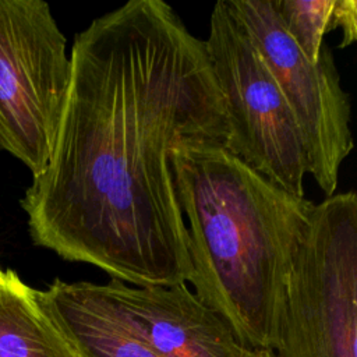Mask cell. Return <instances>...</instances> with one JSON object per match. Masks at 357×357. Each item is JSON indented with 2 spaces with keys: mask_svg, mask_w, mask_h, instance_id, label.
Returning <instances> with one entry per match:
<instances>
[{
  "mask_svg": "<svg viewBox=\"0 0 357 357\" xmlns=\"http://www.w3.org/2000/svg\"><path fill=\"white\" fill-rule=\"evenodd\" d=\"M52 156L21 205L36 245L132 286L187 283L188 233L172 151L223 144L205 40L163 0H130L73 42Z\"/></svg>",
  "mask_w": 357,
  "mask_h": 357,
  "instance_id": "cell-1",
  "label": "cell"
},
{
  "mask_svg": "<svg viewBox=\"0 0 357 357\" xmlns=\"http://www.w3.org/2000/svg\"><path fill=\"white\" fill-rule=\"evenodd\" d=\"M194 294L243 347L272 350L283 287L315 204L268 180L223 144L172 151Z\"/></svg>",
  "mask_w": 357,
  "mask_h": 357,
  "instance_id": "cell-2",
  "label": "cell"
},
{
  "mask_svg": "<svg viewBox=\"0 0 357 357\" xmlns=\"http://www.w3.org/2000/svg\"><path fill=\"white\" fill-rule=\"evenodd\" d=\"M276 357H357V194L315 204L278 305Z\"/></svg>",
  "mask_w": 357,
  "mask_h": 357,
  "instance_id": "cell-3",
  "label": "cell"
},
{
  "mask_svg": "<svg viewBox=\"0 0 357 357\" xmlns=\"http://www.w3.org/2000/svg\"><path fill=\"white\" fill-rule=\"evenodd\" d=\"M205 46L225 99L226 148L287 192L305 197L308 158L297 121L266 61L226 0L212 8Z\"/></svg>",
  "mask_w": 357,
  "mask_h": 357,
  "instance_id": "cell-4",
  "label": "cell"
},
{
  "mask_svg": "<svg viewBox=\"0 0 357 357\" xmlns=\"http://www.w3.org/2000/svg\"><path fill=\"white\" fill-rule=\"evenodd\" d=\"M66 36L42 0H0V148L38 176L57 137L70 79Z\"/></svg>",
  "mask_w": 357,
  "mask_h": 357,
  "instance_id": "cell-5",
  "label": "cell"
},
{
  "mask_svg": "<svg viewBox=\"0 0 357 357\" xmlns=\"http://www.w3.org/2000/svg\"><path fill=\"white\" fill-rule=\"evenodd\" d=\"M272 71L300 128L308 174L324 195L336 194L339 172L354 142L351 107L336 61L325 43L308 60L286 31L272 0H226Z\"/></svg>",
  "mask_w": 357,
  "mask_h": 357,
  "instance_id": "cell-6",
  "label": "cell"
},
{
  "mask_svg": "<svg viewBox=\"0 0 357 357\" xmlns=\"http://www.w3.org/2000/svg\"><path fill=\"white\" fill-rule=\"evenodd\" d=\"M96 290L112 312L159 357H241L230 326L185 283L132 286L119 279Z\"/></svg>",
  "mask_w": 357,
  "mask_h": 357,
  "instance_id": "cell-7",
  "label": "cell"
},
{
  "mask_svg": "<svg viewBox=\"0 0 357 357\" xmlns=\"http://www.w3.org/2000/svg\"><path fill=\"white\" fill-rule=\"evenodd\" d=\"M39 296L81 357H159L112 312L96 283L54 279Z\"/></svg>",
  "mask_w": 357,
  "mask_h": 357,
  "instance_id": "cell-8",
  "label": "cell"
},
{
  "mask_svg": "<svg viewBox=\"0 0 357 357\" xmlns=\"http://www.w3.org/2000/svg\"><path fill=\"white\" fill-rule=\"evenodd\" d=\"M0 357H81L39 290L11 269L0 275Z\"/></svg>",
  "mask_w": 357,
  "mask_h": 357,
  "instance_id": "cell-9",
  "label": "cell"
},
{
  "mask_svg": "<svg viewBox=\"0 0 357 357\" xmlns=\"http://www.w3.org/2000/svg\"><path fill=\"white\" fill-rule=\"evenodd\" d=\"M286 31L304 56L317 61L328 32L340 31L339 47L357 39L356 0H272Z\"/></svg>",
  "mask_w": 357,
  "mask_h": 357,
  "instance_id": "cell-10",
  "label": "cell"
},
{
  "mask_svg": "<svg viewBox=\"0 0 357 357\" xmlns=\"http://www.w3.org/2000/svg\"><path fill=\"white\" fill-rule=\"evenodd\" d=\"M241 357H276L269 349H247L244 347Z\"/></svg>",
  "mask_w": 357,
  "mask_h": 357,
  "instance_id": "cell-11",
  "label": "cell"
},
{
  "mask_svg": "<svg viewBox=\"0 0 357 357\" xmlns=\"http://www.w3.org/2000/svg\"><path fill=\"white\" fill-rule=\"evenodd\" d=\"M1 272H3V269H1V268H0V275H1Z\"/></svg>",
  "mask_w": 357,
  "mask_h": 357,
  "instance_id": "cell-12",
  "label": "cell"
}]
</instances>
